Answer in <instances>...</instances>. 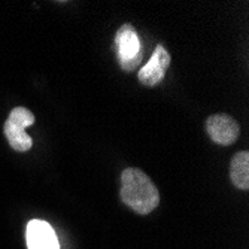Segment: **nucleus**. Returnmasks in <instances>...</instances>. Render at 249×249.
Returning a JSON list of instances; mask_svg holds the SVG:
<instances>
[{
	"label": "nucleus",
	"instance_id": "f03ea898",
	"mask_svg": "<svg viewBox=\"0 0 249 249\" xmlns=\"http://www.w3.org/2000/svg\"><path fill=\"white\" fill-rule=\"evenodd\" d=\"M35 124V115L26 107H15L11 110L9 118L5 123V136L9 145L18 151L26 152L32 148V138L26 133V128Z\"/></svg>",
	"mask_w": 249,
	"mask_h": 249
},
{
	"label": "nucleus",
	"instance_id": "7ed1b4c3",
	"mask_svg": "<svg viewBox=\"0 0 249 249\" xmlns=\"http://www.w3.org/2000/svg\"><path fill=\"white\" fill-rule=\"evenodd\" d=\"M117 47H118V58L124 71L130 72L136 69L139 64L141 54V42L131 24H124L117 32Z\"/></svg>",
	"mask_w": 249,
	"mask_h": 249
},
{
	"label": "nucleus",
	"instance_id": "0eeeda50",
	"mask_svg": "<svg viewBox=\"0 0 249 249\" xmlns=\"http://www.w3.org/2000/svg\"><path fill=\"white\" fill-rule=\"evenodd\" d=\"M230 176L233 184L240 190L249 188V154L248 151L237 152L230 164Z\"/></svg>",
	"mask_w": 249,
	"mask_h": 249
},
{
	"label": "nucleus",
	"instance_id": "423d86ee",
	"mask_svg": "<svg viewBox=\"0 0 249 249\" xmlns=\"http://www.w3.org/2000/svg\"><path fill=\"white\" fill-rule=\"evenodd\" d=\"M29 249H58V240L53 227L42 219H32L26 231Z\"/></svg>",
	"mask_w": 249,
	"mask_h": 249
},
{
	"label": "nucleus",
	"instance_id": "39448f33",
	"mask_svg": "<svg viewBox=\"0 0 249 249\" xmlns=\"http://www.w3.org/2000/svg\"><path fill=\"white\" fill-rule=\"evenodd\" d=\"M169 66H170V54L161 47V45H157L151 60L139 72V81L146 87L158 85L163 81Z\"/></svg>",
	"mask_w": 249,
	"mask_h": 249
},
{
	"label": "nucleus",
	"instance_id": "20e7f679",
	"mask_svg": "<svg viewBox=\"0 0 249 249\" xmlns=\"http://www.w3.org/2000/svg\"><path fill=\"white\" fill-rule=\"evenodd\" d=\"M206 130L211 136V139L222 146L233 145L240 133L239 124L229 115L225 114H216L208 118L206 121Z\"/></svg>",
	"mask_w": 249,
	"mask_h": 249
},
{
	"label": "nucleus",
	"instance_id": "f257e3e1",
	"mask_svg": "<svg viewBox=\"0 0 249 249\" xmlns=\"http://www.w3.org/2000/svg\"><path fill=\"white\" fill-rule=\"evenodd\" d=\"M120 194L125 205L141 215H148L160 203V194L149 176L133 167L125 169L121 175Z\"/></svg>",
	"mask_w": 249,
	"mask_h": 249
}]
</instances>
